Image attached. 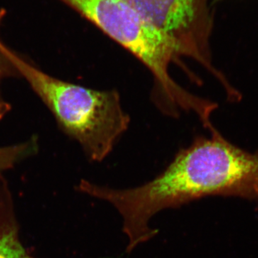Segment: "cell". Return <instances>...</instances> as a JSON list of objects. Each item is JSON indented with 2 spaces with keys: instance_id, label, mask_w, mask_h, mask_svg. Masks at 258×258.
<instances>
[{
  "instance_id": "5b68a950",
  "label": "cell",
  "mask_w": 258,
  "mask_h": 258,
  "mask_svg": "<svg viewBox=\"0 0 258 258\" xmlns=\"http://www.w3.org/2000/svg\"><path fill=\"white\" fill-rule=\"evenodd\" d=\"M0 258H34L24 248L16 230L0 225Z\"/></svg>"
},
{
  "instance_id": "52a82bcc",
  "label": "cell",
  "mask_w": 258,
  "mask_h": 258,
  "mask_svg": "<svg viewBox=\"0 0 258 258\" xmlns=\"http://www.w3.org/2000/svg\"><path fill=\"white\" fill-rule=\"evenodd\" d=\"M5 11H0V25L5 18ZM14 74L18 73L0 50V83L5 78ZM10 110V105L3 100V97L0 95V119H2Z\"/></svg>"
},
{
  "instance_id": "3957f363",
  "label": "cell",
  "mask_w": 258,
  "mask_h": 258,
  "mask_svg": "<svg viewBox=\"0 0 258 258\" xmlns=\"http://www.w3.org/2000/svg\"><path fill=\"white\" fill-rule=\"evenodd\" d=\"M96 25L152 73L155 88L169 108L195 113L200 119L212 109L209 100L195 96L171 77L169 68L179 62L175 47L123 0H61Z\"/></svg>"
},
{
  "instance_id": "6da1fadb",
  "label": "cell",
  "mask_w": 258,
  "mask_h": 258,
  "mask_svg": "<svg viewBox=\"0 0 258 258\" xmlns=\"http://www.w3.org/2000/svg\"><path fill=\"white\" fill-rule=\"evenodd\" d=\"M181 149L148 191L160 210L176 208L209 196L257 200L258 150H244L216 128Z\"/></svg>"
},
{
  "instance_id": "277c9868",
  "label": "cell",
  "mask_w": 258,
  "mask_h": 258,
  "mask_svg": "<svg viewBox=\"0 0 258 258\" xmlns=\"http://www.w3.org/2000/svg\"><path fill=\"white\" fill-rule=\"evenodd\" d=\"M158 31L170 40L180 57H189L211 73L227 98L238 91L214 66L209 38L211 23L205 0H123Z\"/></svg>"
},
{
  "instance_id": "7a4b0ae2",
  "label": "cell",
  "mask_w": 258,
  "mask_h": 258,
  "mask_svg": "<svg viewBox=\"0 0 258 258\" xmlns=\"http://www.w3.org/2000/svg\"><path fill=\"white\" fill-rule=\"evenodd\" d=\"M0 50L91 160L101 161L109 155L130 123L119 93L115 90L90 89L52 77L24 60L2 40Z\"/></svg>"
},
{
  "instance_id": "8992f818",
  "label": "cell",
  "mask_w": 258,
  "mask_h": 258,
  "mask_svg": "<svg viewBox=\"0 0 258 258\" xmlns=\"http://www.w3.org/2000/svg\"><path fill=\"white\" fill-rule=\"evenodd\" d=\"M35 143L30 142L13 147L0 148V169L12 165L15 161L30 154L35 149Z\"/></svg>"
}]
</instances>
